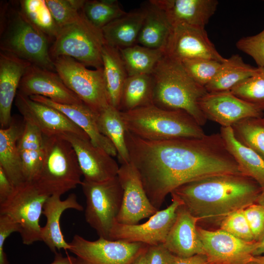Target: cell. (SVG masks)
<instances>
[{"mask_svg": "<svg viewBox=\"0 0 264 264\" xmlns=\"http://www.w3.org/2000/svg\"><path fill=\"white\" fill-rule=\"evenodd\" d=\"M163 51L164 56L181 62L206 59L222 63L226 59L217 50L204 28L185 24L172 26Z\"/></svg>", "mask_w": 264, "mask_h": 264, "instance_id": "4fadbf2b", "label": "cell"}, {"mask_svg": "<svg viewBox=\"0 0 264 264\" xmlns=\"http://www.w3.org/2000/svg\"><path fill=\"white\" fill-rule=\"evenodd\" d=\"M0 11V51L56 72L50 42L24 16L18 2H3Z\"/></svg>", "mask_w": 264, "mask_h": 264, "instance_id": "277c9868", "label": "cell"}, {"mask_svg": "<svg viewBox=\"0 0 264 264\" xmlns=\"http://www.w3.org/2000/svg\"><path fill=\"white\" fill-rule=\"evenodd\" d=\"M29 97L58 110L81 128L88 135L94 145L103 150L112 157L117 156L116 150L112 143L99 130L97 114L84 103L78 105H66L54 102L39 95Z\"/></svg>", "mask_w": 264, "mask_h": 264, "instance_id": "cb8c5ba5", "label": "cell"}, {"mask_svg": "<svg viewBox=\"0 0 264 264\" xmlns=\"http://www.w3.org/2000/svg\"><path fill=\"white\" fill-rule=\"evenodd\" d=\"M145 16L143 8L127 12L102 28L105 43L118 49L136 44Z\"/></svg>", "mask_w": 264, "mask_h": 264, "instance_id": "4316f807", "label": "cell"}, {"mask_svg": "<svg viewBox=\"0 0 264 264\" xmlns=\"http://www.w3.org/2000/svg\"><path fill=\"white\" fill-rule=\"evenodd\" d=\"M119 49L128 76L151 74L164 56L162 49L138 44Z\"/></svg>", "mask_w": 264, "mask_h": 264, "instance_id": "836d02e7", "label": "cell"}, {"mask_svg": "<svg viewBox=\"0 0 264 264\" xmlns=\"http://www.w3.org/2000/svg\"><path fill=\"white\" fill-rule=\"evenodd\" d=\"M225 144L239 166L242 174L255 180L264 191V160L256 152L240 142L231 127L220 128Z\"/></svg>", "mask_w": 264, "mask_h": 264, "instance_id": "83f0119b", "label": "cell"}, {"mask_svg": "<svg viewBox=\"0 0 264 264\" xmlns=\"http://www.w3.org/2000/svg\"><path fill=\"white\" fill-rule=\"evenodd\" d=\"M256 203L264 207V191L262 192L259 197Z\"/></svg>", "mask_w": 264, "mask_h": 264, "instance_id": "816d5d0a", "label": "cell"}, {"mask_svg": "<svg viewBox=\"0 0 264 264\" xmlns=\"http://www.w3.org/2000/svg\"><path fill=\"white\" fill-rule=\"evenodd\" d=\"M44 140L43 161L33 183L48 197L61 196L81 185L83 175L75 151L69 141L61 135H44Z\"/></svg>", "mask_w": 264, "mask_h": 264, "instance_id": "8992f818", "label": "cell"}, {"mask_svg": "<svg viewBox=\"0 0 264 264\" xmlns=\"http://www.w3.org/2000/svg\"><path fill=\"white\" fill-rule=\"evenodd\" d=\"M247 264H264V254L261 255L253 256Z\"/></svg>", "mask_w": 264, "mask_h": 264, "instance_id": "f907efd6", "label": "cell"}, {"mask_svg": "<svg viewBox=\"0 0 264 264\" xmlns=\"http://www.w3.org/2000/svg\"><path fill=\"white\" fill-rule=\"evenodd\" d=\"M81 185L86 198L87 222L99 238L110 240L123 198V189L117 176L99 182L83 179Z\"/></svg>", "mask_w": 264, "mask_h": 264, "instance_id": "ba28073f", "label": "cell"}, {"mask_svg": "<svg viewBox=\"0 0 264 264\" xmlns=\"http://www.w3.org/2000/svg\"><path fill=\"white\" fill-rule=\"evenodd\" d=\"M15 105L23 119L38 128L47 136L71 132L89 138L79 127L58 110L18 92Z\"/></svg>", "mask_w": 264, "mask_h": 264, "instance_id": "e0dca14e", "label": "cell"}, {"mask_svg": "<svg viewBox=\"0 0 264 264\" xmlns=\"http://www.w3.org/2000/svg\"><path fill=\"white\" fill-rule=\"evenodd\" d=\"M165 13L172 26L185 24L204 28L215 14L216 0H151Z\"/></svg>", "mask_w": 264, "mask_h": 264, "instance_id": "44dd1931", "label": "cell"}, {"mask_svg": "<svg viewBox=\"0 0 264 264\" xmlns=\"http://www.w3.org/2000/svg\"><path fill=\"white\" fill-rule=\"evenodd\" d=\"M82 11L89 22L101 29L127 13L117 0H85Z\"/></svg>", "mask_w": 264, "mask_h": 264, "instance_id": "8d00e7d4", "label": "cell"}, {"mask_svg": "<svg viewBox=\"0 0 264 264\" xmlns=\"http://www.w3.org/2000/svg\"><path fill=\"white\" fill-rule=\"evenodd\" d=\"M172 203L166 208L158 210L142 224L127 225L117 221L111 229L110 240L141 242L148 245L163 244L176 219V211L183 204L172 193Z\"/></svg>", "mask_w": 264, "mask_h": 264, "instance_id": "7c38bea8", "label": "cell"}, {"mask_svg": "<svg viewBox=\"0 0 264 264\" xmlns=\"http://www.w3.org/2000/svg\"><path fill=\"white\" fill-rule=\"evenodd\" d=\"M258 69V67L245 63L239 55H233L222 63L217 75L205 88L209 93L230 91L254 75Z\"/></svg>", "mask_w": 264, "mask_h": 264, "instance_id": "d6a6232c", "label": "cell"}, {"mask_svg": "<svg viewBox=\"0 0 264 264\" xmlns=\"http://www.w3.org/2000/svg\"><path fill=\"white\" fill-rule=\"evenodd\" d=\"M104 78L110 105L118 110L128 75L119 49L105 44L102 53Z\"/></svg>", "mask_w": 264, "mask_h": 264, "instance_id": "f1b7e54d", "label": "cell"}, {"mask_svg": "<svg viewBox=\"0 0 264 264\" xmlns=\"http://www.w3.org/2000/svg\"><path fill=\"white\" fill-rule=\"evenodd\" d=\"M50 264H77V258L68 255L64 257L61 253L57 252L53 261Z\"/></svg>", "mask_w": 264, "mask_h": 264, "instance_id": "7dc6e473", "label": "cell"}, {"mask_svg": "<svg viewBox=\"0 0 264 264\" xmlns=\"http://www.w3.org/2000/svg\"><path fill=\"white\" fill-rule=\"evenodd\" d=\"M58 26L70 24L80 18L85 0H45Z\"/></svg>", "mask_w": 264, "mask_h": 264, "instance_id": "f35d334b", "label": "cell"}, {"mask_svg": "<svg viewBox=\"0 0 264 264\" xmlns=\"http://www.w3.org/2000/svg\"><path fill=\"white\" fill-rule=\"evenodd\" d=\"M198 221L183 204L179 206L176 211L175 222L163 243L164 246L179 257L204 254L197 229V223Z\"/></svg>", "mask_w": 264, "mask_h": 264, "instance_id": "ffe728a7", "label": "cell"}, {"mask_svg": "<svg viewBox=\"0 0 264 264\" xmlns=\"http://www.w3.org/2000/svg\"><path fill=\"white\" fill-rule=\"evenodd\" d=\"M48 197L34 183L26 182L16 187L8 199L0 204V214L7 215L19 225L23 244L41 241L39 220Z\"/></svg>", "mask_w": 264, "mask_h": 264, "instance_id": "30bf717a", "label": "cell"}, {"mask_svg": "<svg viewBox=\"0 0 264 264\" xmlns=\"http://www.w3.org/2000/svg\"><path fill=\"white\" fill-rule=\"evenodd\" d=\"M238 49L250 56L264 68V29L259 33L240 39L236 44Z\"/></svg>", "mask_w": 264, "mask_h": 264, "instance_id": "b9f144b4", "label": "cell"}, {"mask_svg": "<svg viewBox=\"0 0 264 264\" xmlns=\"http://www.w3.org/2000/svg\"><path fill=\"white\" fill-rule=\"evenodd\" d=\"M97 123L100 132L112 143L121 165L130 162L126 142L127 130L121 111L109 105L97 114Z\"/></svg>", "mask_w": 264, "mask_h": 264, "instance_id": "4dcf8cb0", "label": "cell"}, {"mask_svg": "<svg viewBox=\"0 0 264 264\" xmlns=\"http://www.w3.org/2000/svg\"><path fill=\"white\" fill-rule=\"evenodd\" d=\"M243 210L236 211L224 218L220 222V229L240 240L255 242Z\"/></svg>", "mask_w": 264, "mask_h": 264, "instance_id": "60d3db41", "label": "cell"}, {"mask_svg": "<svg viewBox=\"0 0 264 264\" xmlns=\"http://www.w3.org/2000/svg\"><path fill=\"white\" fill-rule=\"evenodd\" d=\"M154 94L152 74L128 76L122 89L118 110L126 112L154 105Z\"/></svg>", "mask_w": 264, "mask_h": 264, "instance_id": "1f68e13d", "label": "cell"}, {"mask_svg": "<svg viewBox=\"0 0 264 264\" xmlns=\"http://www.w3.org/2000/svg\"><path fill=\"white\" fill-rule=\"evenodd\" d=\"M197 229L210 264H247L259 244L240 240L220 229L212 231L198 226Z\"/></svg>", "mask_w": 264, "mask_h": 264, "instance_id": "9a60e30c", "label": "cell"}, {"mask_svg": "<svg viewBox=\"0 0 264 264\" xmlns=\"http://www.w3.org/2000/svg\"><path fill=\"white\" fill-rule=\"evenodd\" d=\"M53 61L56 72L65 84L95 113L110 105L103 67L90 69L67 56L58 57Z\"/></svg>", "mask_w": 264, "mask_h": 264, "instance_id": "9c48e42d", "label": "cell"}, {"mask_svg": "<svg viewBox=\"0 0 264 264\" xmlns=\"http://www.w3.org/2000/svg\"><path fill=\"white\" fill-rule=\"evenodd\" d=\"M151 74L154 105L166 110L183 111L200 126L206 123L199 103L208 92L190 76L181 62L164 55Z\"/></svg>", "mask_w": 264, "mask_h": 264, "instance_id": "3957f363", "label": "cell"}, {"mask_svg": "<svg viewBox=\"0 0 264 264\" xmlns=\"http://www.w3.org/2000/svg\"><path fill=\"white\" fill-rule=\"evenodd\" d=\"M15 188L3 170L0 167V204L8 199L14 192Z\"/></svg>", "mask_w": 264, "mask_h": 264, "instance_id": "f6af8a7d", "label": "cell"}, {"mask_svg": "<svg viewBox=\"0 0 264 264\" xmlns=\"http://www.w3.org/2000/svg\"><path fill=\"white\" fill-rule=\"evenodd\" d=\"M18 92L30 97L39 95L52 101L66 105L83 102L65 84L55 71L31 65L23 75Z\"/></svg>", "mask_w": 264, "mask_h": 264, "instance_id": "ac0fdd59", "label": "cell"}, {"mask_svg": "<svg viewBox=\"0 0 264 264\" xmlns=\"http://www.w3.org/2000/svg\"><path fill=\"white\" fill-rule=\"evenodd\" d=\"M24 125L23 119L21 121L12 117L8 127L0 129V167L15 187L26 182L18 148Z\"/></svg>", "mask_w": 264, "mask_h": 264, "instance_id": "d4e9b609", "label": "cell"}, {"mask_svg": "<svg viewBox=\"0 0 264 264\" xmlns=\"http://www.w3.org/2000/svg\"><path fill=\"white\" fill-rule=\"evenodd\" d=\"M148 245H147L135 258L131 264H146L145 253Z\"/></svg>", "mask_w": 264, "mask_h": 264, "instance_id": "c3c4849f", "label": "cell"}, {"mask_svg": "<svg viewBox=\"0 0 264 264\" xmlns=\"http://www.w3.org/2000/svg\"><path fill=\"white\" fill-rule=\"evenodd\" d=\"M144 7L145 16L136 44L163 50L171 33L172 25L164 12L150 1Z\"/></svg>", "mask_w": 264, "mask_h": 264, "instance_id": "f546056e", "label": "cell"}, {"mask_svg": "<svg viewBox=\"0 0 264 264\" xmlns=\"http://www.w3.org/2000/svg\"><path fill=\"white\" fill-rule=\"evenodd\" d=\"M17 2L27 19L52 44L60 28L53 19L46 0H22Z\"/></svg>", "mask_w": 264, "mask_h": 264, "instance_id": "e575fe53", "label": "cell"}, {"mask_svg": "<svg viewBox=\"0 0 264 264\" xmlns=\"http://www.w3.org/2000/svg\"><path fill=\"white\" fill-rule=\"evenodd\" d=\"M173 264H210L204 254H197L189 257H177Z\"/></svg>", "mask_w": 264, "mask_h": 264, "instance_id": "bcb514c9", "label": "cell"}, {"mask_svg": "<svg viewBox=\"0 0 264 264\" xmlns=\"http://www.w3.org/2000/svg\"><path fill=\"white\" fill-rule=\"evenodd\" d=\"M234 136L264 160V119L250 117L241 120L231 127Z\"/></svg>", "mask_w": 264, "mask_h": 264, "instance_id": "d590c367", "label": "cell"}, {"mask_svg": "<svg viewBox=\"0 0 264 264\" xmlns=\"http://www.w3.org/2000/svg\"><path fill=\"white\" fill-rule=\"evenodd\" d=\"M61 135L73 148L84 179L99 182L117 176L120 167L116 161L106 152L94 145L89 138L71 132Z\"/></svg>", "mask_w": 264, "mask_h": 264, "instance_id": "2e32d148", "label": "cell"}, {"mask_svg": "<svg viewBox=\"0 0 264 264\" xmlns=\"http://www.w3.org/2000/svg\"><path fill=\"white\" fill-rule=\"evenodd\" d=\"M263 119H264V111H263Z\"/></svg>", "mask_w": 264, "mask_h": 264, "instance_id": "db71d44e", "label": "cell"}, {"mask_svg": "<svg viewBox=\"0 0 264 264\" xmlns=\"http://www.w3.org/2000/svg\"><path fill=\"white\" fill-rule=\"evenodd\" d=\"M31 64L13 55L0 52V124L9 126L11 109L21 79Z\"/></svg>", "mask_w": 264, "mask_h": 264, "instance_id": "7402d4cb", "label": "cell"}, {"mask_svg": "<svg viewBox=\"0 0 264 264\" xmlns=\"http://www.w3.org/2000/svg\"><path fill=\"white\" fill-rule=\"evenodd\" d=\"M77 258V257H76ZM77 264H86L83 263H82L81 261H80L77 258Z\"/></svg>", "mask_w": 264, "mask_h": 264, "instance_id": "f5cc1de1", "label": "cell"}, {"mask_svg": "<svg viewBox=\"0 0 264 264\" xmlns=\"http://www.w3.org/2000/svg\"><path fill=\"white\" fill-rule=\"evenodd\" d=\"M176 257L164 244L148 245L145 253L146 264H173Z\"/></svg>", "mask_w": 264, "mask_h": 264, "instance_id": "ee69618b", "label": "cell"}, {"mask_svg": "<svg viewBox=\"0 0 264 264\" xmlns=\"http://www.w3.org/2000/svg\"><path fill=\"white\" fill-rule=\"evenodd\" d=\"M105 44L101 29L89 22L83 11L75 22L60 28L49 48L53 60L70 57L86 66L103 67L102 53Z\"/></svg>", "mask_w": 264, "mask_h": 264, "instance_id": "52a82bcc", "label": "cell"}, {"mask_svg": "<svg viewBox=\"0 0 264 264\" xmlns=\"http://www.w3.org/2000/svg\"><path fill=\"white\" fill-rule=\"evenodd\" d=\"M243 210L254 241L259 242L264 236V207L255 203Z\"/></svg>", "mask_w": 264, "mask_h": 264, "instance_id": "7bdbcfd3", "label": "cell"}, {"mask_svg": "<svg viewBox=\"0 0 264 264\" xmlns=\"http://www.w3.org/2000/svg\"><path fill=\"white\" fill-rule=\"evenodd\" d=\"M264 254V236L259 242V244L257 248L253 253V256H259Z\"/></svg>", "mask_w": 264, "mask_h": 264, "instance_id": "681fc988", "label": "cell"}, {"mask_svg": "<svg viewBox=\"0 0 264 264\" xmlns=\"http://www.w3.org/2000/svg\"><path fill=\"white\" fill-rule=\"evenodd\" d=\"M190 76L198 84L205 87L220 71L222 63L206 59H195L181 62Z\"/></svg>", "mask_w": 264, "mask_h": 264, "instance_id": "ab89813d", "label": "cell"}, {"mask_svg": "<svg viewBox=\"0 0 264 264\" xmlns=\"http://www.w3.org/2000/svg\"><path fill=\"white\" fill-rule=\"evenodd\" d=\"M117 177L123 189L121 206L116 219L117 222L136 224L158 211L149 199L140 176L132 163L121 165Z\"/></svg>", "mask_w": 264, "mask_h": 264, "instance_id": "5bb4252c", "label": "cell"}, {"mask_svg": "<svg viewBox=\"0 0 264 264\" xmlns=\"http://www.w3.org/2000/svg\"><path fill=\"white\" fill-rule=\"evenodd\" d=\"M126 142L130 162L157 210L169 194L184 184L214 175L242 174L220 133L149 141L127 131Z\"/></svg>", "mask_w": 264, "mask_h": 264, "instance_id": "6da1fadb", "label": "cell"}, {"mask_svg": "<svg viewBox=\"0 0 264 264\" xmlns=\"http://www.w3.org/2000/svg\"><path fill=\"white\" fill-rule=\"evenodd\" d=\"M199 105L206 119L215 122L222 127H232L245 118L263 116V111L230 91L208 92L201 99Z\"/></svg>", "mask_w": 264, "mask_h": 264, "instance_id": "d6986e66", "label": "cell"}, {"mask_svg": "<svg viewBox=\"0 0 264 264\" xmlns=\"http://www.w3.org/2000/svg\"><path fill=\"white\" fill-rule=\"evenodd\" d=\"M68 209L79 211L83 210V206L77 200L75 194H70L65 200L61 196L52 195L47 198L43 207V215L46 219V224L41 227V238L54 254L57 250H69L70 245L65 240L62 232L60 219L63 213Z\"/></svg>", "mask_w": 264, "mask_h": 264, "instance_id": "603a6c76", "label": "cell"}, {"mask_svg": "<svg viewBox=\"0 0 264 264\" xmlns=\"http://www.w3.org/2000/svg\"><path fill=\"white\" fill-rule=\"evenodd\" d=\"M242 100L264 111V68L258 67L257 72L230 91Z\"/></svg>", "mask_w": 264, "mask_h": 264, "instance_id": "74e56055", "label": "cell"}, {"mask_svg": "<svg viewBox=\"0 0 264 264\" xmlns=\"http://www.w3.org/2000/svg\"><path fill=\"white\" fill-rule=\"evenodd\" d=\"M262 192L253 179L243 174H226L187 183L172 193L199 221L220 222L229 214L256 203Z\"/></svg>", "mask_w": 264, "mask_h": 264, "instance_id": "7a4b0ae2", "label": "cell"}, {"mask_svg": "<svg viewBox=\"0 0 264 264\" xmlns=\"http://www.w3.org/2000/svg\"><path fill=\"white\" fill-rule=\"evenodd\" d=\"M44 146L43 133L36 126L24 121L23 129L18 141V148L26 182H34L39 174Z\"/></svg>", "mask_w": 264, "mask_h": 264, "instance_id": "484cf974", "label": "cell"}, {"mask_svg": "<svg viewBox=\"0 0 264 264\" xmlns=\"http://www.w3.org/2000/svg\"><path fill=\"white\" fill-rule=\"evenodd\" d=\"M121 113L127 131L144 140L200 138L205 135L201 126L183 111L152 105Z\"/></svg>", "mask_w": 264, "mask_h": 264, "instance_id": "5b68a950", "label": "cell"}, {"mask_svg": "<svg viewBox=\"0 0 264 264\" xmlns=\"http://www.w3.org/2000/svg\"><path fill=\"white\" fill-rule=\"evenodd\" d=\"M68 251L86 264H131L148 245L103 238L94 241L75 235Z\"/></svg>", "mask_w": 264, "mask_h": 264, "instance_id": "8fae6325", "label": "cell"}]
</instances>
